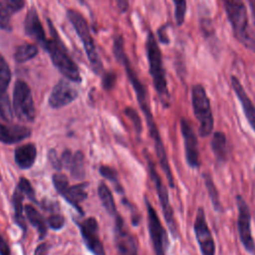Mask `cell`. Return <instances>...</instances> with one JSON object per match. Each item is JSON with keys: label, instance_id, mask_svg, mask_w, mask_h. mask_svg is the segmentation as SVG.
<instances>
[{"label": "cell", "instance_id": "29", "mask_svg": "<svg viewBox=\"0 0 255 255\" xmlns=\"http://www.w3.org/2000/svg\"><path fill=\"white\" fill-rule=\"evenodd\" d=\"M174 5V19L177 26H181L185 20L187 9L186 0H172Z\"/></svg>", "mask_w": 255, "mask_h": 255}, {"label": "cell", "instance_id": "11", "mask_svg": "<svg viewBox=\"0 0 255 255\" xmlns=\"http://www.w3.org/2000/svg\"><path fill=\"white\" fill-rule=\"evenodd\" d=\"M193 232L201 255H215V241L206 221V215L202 206H199L196 211L193 222Z\"/></svg>", "mask_w": 255, "mask_h": 255}, {"label": "cell", "instance_id": "18", "mask_svg": "<svg viewBox=\"0 0 255 255\" xmlns=\"http://www.w3.org/2000/svg\"><path fill=\"white\" fill-rule=\"evenodd\" d=\"M37 157V147L34 143L28 142L17 146L14 150V159L21 169L31 168Z\"/></svg>", "mask_w": 255, "mask_h": 255}, {"label": "cell", "instance_id": "34", "mask_svg": "<svg viewBox=\"0 0 255 255\" xmlns=\"http://www.w3.org/2000/svg\"><path fill=\"white\" fill-rule=\"evenodd\" d=\"M101 175L107 179H109L110 181H112L115 185H117L118 187V190H120L121 188V185L119 183V180H118V173H117V170H115L114 168L110 167V166H107V165H102L99 169Z\"/></svg>", "mask_w": 255, "mask_h": 255}, {"label": "cell", "instance_id": "38", "mask_svg": "<svg viewBox=\"0 0 255 255\" xmlns=\"http://www.w3.org/2000/svg\"><path fill=\"white\" fill-rule=\"evenodd\" d=\"M117 81V75L114 72H106L103 75V87L106 90H111L114 88Z\"/></svg>", "mask_w": 255, "mask_h": 255}, {"label": "cell", "instance_id": "14", "mask_svg": "<svg viewBox=\"0 0 255 255\" xmlns=\"http://www.w3.org/2000/svg\"><path fill=\"white\" fill-rule=\"evenodd\" d=\"M77 97V90L67 80L62 79L54 86L48 103L53 109H61L73 103Z\"/></svg>", "mask_w": 255, "mask_h": 255}, {"label": "cell", "instance_id": "25", "mask_svg": "<svg viewBox=\"0 0 255 255\" xmlns=\"http://www.w3.org/2000/svg\"><path fill=\"white\" fill-rule=\"evenodd\" d=\"M38 47L31 43H24L17 47L14 53V60L18 64H23L33 58L38 54Z\"/></svg>", "mask_w": 255, "mask_h": 255}, {"label": "cell", "instance_id": "10", "mask_svg": "<svg viewBox=\"0 0 255 255\" xmlns=\"http://www.w3.org/2000/svg\"><path fill=\"white\" fill-rule=\"evenodd\" d=\"M180 132L183 138L184 156L187 165L192 169H198L201 165L198 138L193 127L185 118L180 119Z\"/></svg>", "mask_w": 255, "mask_h": 255}, {"label": "cell", "instance_id": "19", "mask_svg": "<svg viewBox=\"0 0 255 255\" xmlns=\"http://www.w3.org/2000/svg\"><path fill=\"white\" fill-rule=\"evenodd\" d=\"M210 147L218 163H223L228 159V144L226 134L221 130H216L212 134Z\"/></svg>", "mask_w": 255, "mask_h": 255}, {"label": "cell", "instance_id": "24", "mask_svg": "<svg viewBox=\"0 0 255 255\" xmlns=\"http://www.w3.org/2000/svg\"><path fill=\"white\" fill-rule=\"evenodd\" d=\"M98 195H99V197L102 201V204L105 207L106 211L111 216H114L116 218L119 214H118V211H117L114 196H113V193L110 190V188L104 182L100 183V185L98 187Z\"/></svg>", "mask_w": 255, "mask_h": 255}, {"label": "cell", "instance_id": "31", "mask_svg": "<svg viewBox=\"0 0 255 255\" xmlns=\"http://www.w3.org/2000/svg\"><path fill=\"white\" fill-rule=\"evenodd\" d=\"M52 180H53V184H54L55 189L60 194H62L70 186L68 177L65 174L61 173V172L54 173L53 176H52Z\"/></svg>", "mask_w": 255, "mask_h": 255}, {"label": "cell", "instance_id": "4", "mask_svg": "<svg viewBox=\"0 0 255 255\" xmlns=\"http://www.w3.org/2000/svg\"><path fill=\"white\" fill-rule=\"evenodd\" d=\"M191 106L193 115L198 123V133L200 137H207L213 132L214 118L210 100L204 87L195 84L191 87Z\"/></svg>", "mask_w": 255, "mask_h": 255}, {"label": "cell", "instance_id": "30", "mask_svg": "<svg viewBox=\"0 0 255 255\" xmlns=\"http://www.w3.org/2000/svg\"><path fill=\"white\" fill-rule=\"evenodd\" d=\"M17 188L23 192V194L25 196H27L31 201L33 202H36V195H35V191H34V188L32 186V184L30 183V181L25 178V177H21L19 179V182L17 184Z\"/></svg>", "mask_w": 255, "mask_h": 255}, {"label": "cell", "instance_id": "8", "mask_svg": "<svg viewBox=\"0 0 255 255\" xmlns=\"http://www.w3.org/2000/svg\"><path fill=\"white\" fill-rule=\"evenodd\" d=\"M236 206H237V231L239 240L249 254L255 255V240L252 235L251 229V210L247 201L242 195H236Z\"/></svg>", "mask_w": 255, "mask_h": 255}, {"label": "cell", "instance_id": "26", "mask_svg": "<svg viewBox=\"0 0 255 255\" xmlns=\"http://www.w3.org/2000/svg\"><path fill=\"white\" fill-rule=\"evenodd\" d=\"M71 175L78 180H82L86 176L85 171V157L84 153L81 150L76 151L73 154V158L71 161V164L69 166Z\"/></svg>", "mask_w": 255, "mask_h": 255}, {"label": "cell", "instance_id": "37", "mask_svg": "<svg viewBox=\"0 0 255 255\" xmlns=\"http://www.w3.org/2000/svg\"><path fill=\"white\" fill-rule=\"evenodd\" d=\"M10 12V14H14L20 11L25 6V0H4L3 2Z\"/></svg>", "mask_w": 255, "mask_h": 255}, {"label": "cell", "instance_id": "7", "mask_svg": "<svg viewBox=\"0 0 255 255\" xmlns=\"http://www.w3.org/2000/svg\"><path fill=\"white\" fill-rule=\"evenodd\" d=\"M12 107L15 116L24 123H31L35 120L36 109L31 89L23 80H17L13 89Z\"/></svg>", "mask_w": 255, "mask_h": 255}, {"label": "cell", "instance_id": "33", "mask_svg": "<svg viewBox=\"0 0 255 255\" xmlns=\"http://www.w3.org/2000/svg\"><path fill=\"white\" fill-rule=\"evenodd\" d=\"M200 30L202 32V34L204 35V37L206 39H208L209 41H211L210 39H213L215 36V30L214 27L212 25V22L209 18L205 17V18H200Z\"/></svg>", "mask_w": 255, "mask_h": 255}, {"label": "cell", "instance_id": "22", "mask_svg": "<svg viewBox=\"0 0 255 255\" xmlns=\"http://www.w3.org/2000/svg\"><path fill=\"white\" fill-rule=\"evenodd\" d=\"M202 179H203L206 191L208 193L209 199L212 203L213 209L218 213H222L223 212V206H222L221 201H220L218 189H217V187H216V185L213 181V178H212L211 174L209 172H203L202 173Z\"/></svg>", "mask_w": 255, "mask_h": 255}, {"label": "cell", "instance_id": "20", "mask_svg": "<svg viewBox=\"0 0 255 255\" xmlns=\"http://www.w3.org/2000/svg\"><path fill=\"white\" fill-rule=\"evenodd\" d=\"M88 185H89L88 182H82L76 185H72V186H69L61 194L81 214H83V211H82V208L80 207V203L83 202L88 196V193H87Z\"/></svg>", "mask_w": 255, "mask_h": 255}, {"label": "cell", "instance_id": "16", "mask_svg": "<svg viewBox=\"0 0 255 255\" xmlns=\"http://www.w3.org/2000/svg\"><path fill=\"white\" fill-rule=\"evenodd\" d=\"M24 28L26 35L37 41L43 48L45 47L48 39L46 38V34L40 21L38 12L34 7H31L27 12Z\"/></svg>", "mask_w": 255, "mask_h": 255}, {"label": "cell", "instance_id": "46", "mask_svg": "<svg viewBox=\"0 0 255 255\" xmlns=\"http://www.w3.org/2000/svg\"><path fill=\"white\" fill-rule=\"evenodd\" d=\"M1 178H2V176H1V174H0V181H1Z\"/></svg>", "mask_w": 255, "mask_h": 255}, {"label": "cell", "instance_id": "39", "mask_svg": "<svg viewBox=\"0 0 255 255\" xmlns=\"http://www.w3.org/2000/svg\"><path fill=\"white\" fill-rule=\"evenodd\" d=\"M48 159L51 163V165L58 171H60L63 168V164H62V160L61 157H59L58 153L56 152L55 149H50L48 152Z\"/></svg>", "mask_w": 255, "mask_h": 255}, {"label": "cell", "instance_id": "27", "mask_svg": "<svg viewBox=\"0 0 255 255\" xmlns=\"http://www.w3.org/2000/svg\"><path fill=\"white\" fill-rule=\"evenodd\" d=\"M11 70L4 59V57L0 54V94L7 93V88L11 82Z\"/></svg>", "mask_w": 255, "mask_h": 255}, {"label": "cell", "instance_id": "45", "mask_svg": "<svg viewBox=\"0 0 255 255\" xmlns=\"http://www.w3.org/2000/svg\"><path fill=\"white\" fill-rule=\"evenodd\" d=\"M248 4H249L250 11H251L253 21H254V25H255V0H248Z\"/></svg>", "mask_w": 255, "mask_h": 255}, {"label": "cell", "instance_id": "41", "mask_svg": "<svg viewBox=\"0 0 255 255\" xmlns=\"http://www.w3.org/2000/svg\"><path fill=\"white\" fill-rule=\"evenodd\" d=\"M73 154L72 151L70 149H66L63 151L62 155H61V160H62V164H63V167L65 168H69L70 164H71V161H72V158H73Z\"/></svg>", "mask_w": 255, "mask_h": 255}, {"label": "cell", "instance_id": "6", "mask_svg": "<svg viewBox=\"0 0 255 255\" xmlns=\"http://www.w3.org/2000/svg\"><path fill=\"white\" fill-rule=\"evenodd\" d=\"M145 157H146V161H147L148 173H149V176H150V178H151V180L154 184V187H155L158 199H159L160 207H161V210H162V214L164 216V219H165V222H166L167 227L169 229V232L171 233V235L174 239L178 238L179 237L178 227H177V223H176V220H175V217H174L173 208L170 204L167 188H166L165 184L163 183L160 175L158 174L152 159L147 155Z\"/></svg>", "mask_w": 255, "mask_h": 255}, {"label": "cell", "instance_id": "1", "mask_svg": "<svg viewBox=\"0 0 255 255\" xmlns=\"http://www.w3.org/2000/svg\"><path fill=\"white\" fill-rule=\"evenodd\" d=\"M145 51L153 88L158 96L161 105L164 108H168L170 106V94L167 87L162 56L155 36L151 31H148L146 36Z\"/></svg>", "mask_w": 255, "mask_h": 255}, {"label": "cell", "instance_id": "28", "mask_svg": "<svg viewBox=\"0 0 255 255\" xmlns=\"http://www.w3.org/2000/svg\"><path fill=\"white\" fill-rule=\"evenodd\" d=\"M13 107L11 105L10 99L8 97V94H0V116L1 118L10 123L13 120Z\"/></svg>", "mask_w": 255, "mask_h": 255}, {"label": "cell", "instance_id": "9", "mask_svg": "<svg viewBox=\"0 0 255 255\" xmlns=\"http://www.w3.org/2000/svg\"><path fill=\"white\" fill-rule=\"evenodd\" d=\"M144 203L147 213V229L152 243L154 255H165L168 243L165 229L162 226L155 209L146 197H144Z\"/></svg>", "mask_w": 255, "mask_h": 255}, {"label": "cell", "instance_id": "43", "mask_svg": "<svg viewBox=\"0 0 255 255\" xmlns=\"http://www.w3.org/2000/svg\"><path fill=\"white\" fill-rule=\"evenodd\" d=\"M0 255H11L9 245L1 234H0Z\"/></svg>", "mask_w": 255, "mask_h": 255}, {"label": "cell", "instance_id": "13", "mask_svg": "<svg viewBox=\"0 0 255 255\" xmlns=\"http://www.w3.org/2000/svg\"><path fill=\"white\" fill-rule=\"evenodd\" d=\"M82 238L93 255H106L104 245L99 236V224L96 218L89 217L79 223Z\"/></svg>", "mask_w": 255, "mask_h": 255}, {"label": "cell", "instance_id": "12", "mask_svg": "<svg viewBox=\"0 0 255 255\" xmlns=\"http://www.w3.org/2000/svg\"><path fill=\"white\" fill-rule=\"evenodd\" d=\"M115 245L119 255H138V245L135 237L125 228L120 215L115 218Z\"/></svg>", "mask_w": 255, "mask_h": 255}, {"label": "cell", "instance_id": "2", "mask_svg": "<svg viewBox=\"0 0 255 255\" xmlns=\"http://www.w3.org/2000/svg\"><path fill=\"white\" fill-rule=\"evenodd\" d=\"M47 21L52 38L48 39L44 49L48 52L53 65L66 79L74 83H81L82 77L77 64L69 55L51 20L48 19Z\"/></svg>", "mask_w": 255, "mask_h": 255}, {"label": "cell", "instance_id": "42", "mask_svg": "<svg viewBox=\"0 0 255 255\" xmlns=\"http://www.w3.org/2000/svg\"><path fill=\"white\" fill-rule=\"evenodd\" d=\"M50 250V245L47 243H41L39 244L34 252V255H48Z\"/></svg>", "mask_w": 255, "mask_h": 255}, {"label": "cell", "instance_id": "35", "mask_svg": "<svg viewBox=\"0 0 255 255\" xmlns=\"http://www.w3.org/2000/svg\"><path fill=\"white\" fill-rule=\"evenodd\" d=\"M47 225L53 230H60L65 225V217L62 214H52L47 219Z\"/></svg>", "mask_w": 255, "mask_h": 255}, {"label": "cell", "instance_id": "44", "mask_svg": "<svg viewBox=\"0 0 255 255\" xmlns=\"http://www.w3.org/2000/svg\"><path fill=\"white\" fill-rule=\"evenodd\" d=\"M116 3H117V6H118L120 12H122V13L127 12V10L128 9L129 0H116Z\"/></svg>", "mask_w": 255, "mask_h": 255}, {"label": "cell", "instance_id": "15", "mask_svg": "<svg viewBox=\"0 0 255 255\" xmlns=\"http://www.w3.org/2000/svg\"><path fill=\"white\" fill-rule=\"evenodd\" d=\"M230 84H231V87H232L241 107H242L244 116H245L249 126L255 132V105L249 98L248 94L246 93L244 87L242 86L241 82L239 81V79L237 77L231 76Z\"/></svg>", "mask_w": 255, "mask_h": 255}, {"label": "cell", "instance_id": "21", "mask_svg": "<svg viewBox=\"0 0 255 255\" xmlns=\"http://www.w3.org/2000/svg\"><path fill=\"white\" fill-rule=\"evenodd\" d=\"M25 214L28 218V221L37 229L39 238L42 239L47 233V222L44 220L42 214L32 205L28 204L24 207Z\"/></svg>", "mask_w": 255, "mask_h": 255}, {"label": "cell", "instance_id": "17", "mask_svg": "<svg viewBox=\"0 0 255 255\" xmlns=\"http://www.w3.org/2000/svg\"><path fill=\"white\" fill-rule=\"evenodd\" d=\"M31 135V129L20 125L0 124V142L12 144L20 142Z\"/></svg>", "mask_w": 255, "mask_h": 255}, {"label": "cell", "instance_id": "36", "mask_svg": "<svg viewBox=\"0 0 255 255\" xmlns=\"http://www.w3.org/2000/svg\"><path fill=\"white\" fill-rule=\"evenodd\" d=\"M10 17L11 14L6 8L3 2H0V28L5 30H11L10 25Z\"/></svg>", "mask_w": 255, "mask_h": 255}, {"label": "cell", "instance_id": "5", "mask_svg": "<svg viewBox=\"0 0 255 255\" xmlns=\"http://www.w3.org/2000/svg\"><path fill=\"white\" fill-rule=\"evenodd\" d=\"M67 18L71 22L72 26L74 27L75 31L77 32L79 38L81 39L85 47V51L90 62L92 71L98 76L102 75L104 72V66L100 58V55L96 49V45L91 35L88 22L81 13L74 9L67 10Z\"/></svg>", "mask_w": 255, "mask_h": 255}, {"label": "cell", "instance_id": "3", "mask_svg": "<svg viewBox=\"0 0 255 255\" xmlns=\"http://www.w3.org/2000/svg\"><path fill=\"white\" fill-rule=\"evenodd\" d=\"M234 37L246 49L255 53V37L250 28L247 9L243 0H220Z\"/></svg>", "mask_w": 255, "mask_h": 255}, {"label": "cell", "instance_id": "23", "mask_svg": "<svg viewBox=\"0 0 255 255\" xmlns=\"http://www.w3.org/2000/svg\"><path fill=\"white\" fill-rule=\"evenodd\" d=\"M24 194L23 192H21L17 187L14 190V193L12 195V205H13V209H14V221L16 222V224L23 230V232L26 231L27 229V225H26V221L23 215V211H24V207H23V199H24Z\"/></svg>", "mask_w": 255, "mask_h": 255}, {"label": "cell", "instance_id": "32", "mask_svg": "<svg viewBox=\"0 0 255 255\" xmlns=\"http://www.w3.org/2000/svg\"><path fill=\"white\" fill-rule=\"evenodd\" d=\"M124 113L129 119V121L131 122V124H132V126L135 129V132L137 134H140V132L142 130V124H141V120H140L137 112L134 109L128 107V108L125 109Z\"/></svg>", "mask_w": 255, "mask_h": 255}, {"label": "cell", "instance_id": "40", "mask_svg": "<svg viewBox=\"0 0 255 255\" xmlns=\"http://www.w3.org/2000/svg\"><path fill=\"white\" fill-rule=\"evenodd\" d=\"M168 24H164L162 26H160L158 29H157V38H158V41L164 45H167L170 43V40H169V37L167 35V28H168Z\"/></svg>", "mask_w": 255, "mask_h": 255}]
</instances>
